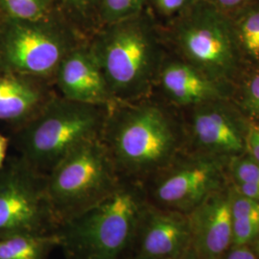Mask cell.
<instances>
[{
  "label": "cell",
  "instance_id": "obj_19",
  "mask_svg": "<svg viewBox=\"0 0 259 259\" xmlns=\"http://www.w3.org/2000/svg\"><path fill=\"white\" fill-rule=\"evenodd\" d=\"M49 0H0V11L7 19L37 21L47 19Z\"/></svg>",
  "mask_w": 259,
  "mask_h": 259
},
{
  "label": "cell",
  "instance_id": "obj_14",
  "mask_svg": "<svg viewBox=\"0 0 259 259\" xmlns=\"http://www.w3.org/2000/svg\"><path fill=\"white\" fill-rule=\"evenodd\" d=\"M190 248L200 259H217L232 244V194L220 190L187 214Z\"/></svg>",
  "mask_w": 259,
  "mask_h": 259
},
{
  "label": "cell",
  "instance_id": "obj_22",
  "mask_svg": "<svg viewBox=\"0 0 259 259\" xmlns=\"http://www.w3.org/2000/svg\"><path fill=\"white\" fill-rule=\"evenodd\" d=\"M259 234V215L232 219V240L234 247L246 246Z\"/></svg>",
  "mask_w": 259,
  "mask_h": 259
},
{
  "label": "cell",
  "instance_id": "obj_13",
  "mask_svg": "<svg viewBox=\"0 0 259 259\" xmlns=\"http://www.w3.org/2000/svg\"><path fill=\"white\" fill-rule=\"evenodd\" d=\"M156 83L169 102L185 110L212 100L232 98L233 93V88L214 81L177 56H164Z\"/></svg>",
  "mask_w": 259,
  "mask_h": 259
},
{
  "label": "cell",
  "instance_id": "obj_5",
  "mask_svg": "<svg viewBox=\"0 0 259 259\" xmlns=\"http://www.w3.org/2000/svg\"><path fill=\"white\" fill-rule=\"evenodd\" d=\"M168 42L177 57L218 83L233 88L245 71L230 16L206 0L172 19Z\"/></svg>",
  "mask_w": 259,
  "mask_h": 259
},
{
  "label": "cell",
  "instance_id": "obj_24",
  "mask_svg": "<svg viewBox=\"0 0 259 259\" xmlns=\"http://www.w3.org/2000/svg\"><path fill=\"white\" fill-rule=\"evenodd\" d=\"M246 152L259 162V126L250 124L246 138Z\"/></svg>",
  "mask_w": 259,
  "mask_h": 259
},
{
  "label": "cell",
  "instance_id": "obj_26",
  "mask_svg": "<svg viewBox=\"0 0 259 259\" xmlns=\"http://www.w3.org/2000/svg\"><path fill=\"white\" fill-rule=\"evenodd\" d=\"M236 192L259 202V184H235Z\"/></svg>",
  "mask_w": 259,
  "mask_h": 259
},
{
  "label": "cell",
  "instance_id": "obj_4",
  "mask_svg": "<svg viewBox=\"0 0 259 259\" xmlns=\"http://www.w3.org/2000/svg\"><path fill=\"white\" fill-rule=\"evenodd\" d=\"M110 109L54 96L18 128L16 143L31 166L47 174L75 148L101 138Z\"/></svg>",
  "mask_w": 259,
  "mask_h": 259
},
{
  "label": "cell",
  "instance_id": "obj_25",
  "mask_svg": "<svg viewBox=\"0 0 259 259\" xmlns=\"http://www.w3.org/2000/svg\"><path fill=\"white\" fill-rule=\"evenodd\" d=\"M211 3L213 6L221 10L226 14H231L236 10L240 9L242 7L250 4L256 0H206Z\"/></svg>",
  "mask_w": 259,
  "mask_h": 259
},
{
  "label": "cell",
  "instance_id": "obj_11",
  "mask_svg": "<svg viewBox=\"0 0 259 259\" xmlns=\"http://www.w3.org/2000/svg\"><path fill=\"white\" fill-rule=\"evenodd\" d=\"M190 245L188 215L148 202L126 255L137 259H180Z\"/></svg>",
  "mask_w": 259,
  "mask_h": 259
},
{
  "label": "cell",
  "instance_id": "obj_32",
  "mask_svg": "<svg viewBox=\"0 0 259 259\" xmlns=\"http://www.w3.org/2000/svg\"><path fill=\"white\" fill-rule=\"evenodd\" d=\"M126 259H137V258H132V257H127Z\"/></svg>",
  "mask_w": 259,
  "mask_h": 259
},
{
  "label": "cell",
  "instance_id": "obj_8",
  "mask_svg": "<svg viewBox=\"0 0 259 259\" xmlns=\"http://www.w3.org/2000/svg\"><path fill=\"white\" fill-rule=\"evenodd\" d=\"M78 45L47 19H7L0 27V69L51 81L62 60Z\"/></svg>",
  "mask_w": 259,
  "mask_h": 259
},
{
  "label": "cell",
  "instance_id": "obj_27",
  "mask_svg": "<svg viewBox=\"0 0 259 259\" xmlns=\"http://www.w3.org/2000/svg\"><path fill=\"white\" fill-rule=\"evenodd\" d=\"M225 259H256V256L246 246L235 247L232 252H230Z\"/></svg>",
  "mask_w": 259,
  "mask_h": 259
},
{
  "label": "cell",
  "instance_id": "obj_9",
  "mask_svg": "<svg viewBox=\"0 0 259 259\" xmlns=\"http://www.w3.org/2000/svg\"><path fill=\"white\" fill-rule=\"evenodd\" d=\"M222 157L181 153L166 167L142 183L147 201L161 208L188 214L224 182Z\"/></svg>",
  "mask_w": 259,
  "mask_h": 259
},
{
  "label": "cell",
  "instance_id": "obj_17",
  "mask_svg": "<svg viewBox=\"0 0 259 259\" xmlns=\"http://www.w3.org/2000/svg\"><path fill=\"white\" fill-rule=\"evenodd\" d=\"M60 246L56 233H21L0 238V259H48Z\"/></svg>",
  "mask_w": 259,
  "mask_h": 259
},
{
  "label": "cell",
  "instance_id": "obj_2",
  "mask_svg": "<svg viewBox=\"0 0 259 259\" xmlns=\"http://www.w3.org/2000/svg\"><path fill=\"white\" fill-rule=\"evenodd\" d=\"M147 204L142 184L123 179L102 202L59 225V247L68 259H121Z\"/></svg>",
  "mask_w": 259,
  "mask_h": 259
},
{
  "label": "cell",
  "instance_id": "obj_16",
  "mask_svg": "<svg viewBox=\"0 0 259 259\" xmlns=\"http://www.w3.org/2000/svg\"><path fill=\"white\" fill-rule=\"evenodd\" d=\"M228 15L244 70L258 69L259 0Z\"/></svg>",
  "mask_w": 259,
  "mask_h": 259
},
{
  "label": "cell",
  "instance_id": "obj_6",
  "mask_svg": "<svg viewBox=\"0 0 259 259\" xmlns=\"http://www.w3.org/2000/svg\"><path fill=\"white\" fill-rule=\"evenodd\" d=\"M122 181L101 138L75 148L47 174V194L58 224L102 202Z\"/></svg>",
  "mask_w": 259,
  "mask_h": 259
},
{
  "label": "cell",
  "instance_id": "obj_18",
  "mask_svg": "<svg viewBox=\"0 0 259 259\" xmlns=\"http://www.w3.org/2000/svg\"><path fill=\"white\" fill-rule=\"evenodd\" d=\"M232 100L251 125L259 126V68L242 74L233 87Z\"/></svg>",
  "mask_w": 259,
  "mask_h": 259
},
{
  "label": "cell",
  "instance_id": "obj_15",
  "mask_svg": "<svg viewBox=\"0 0 259 259\" xmlns=\"http://www.w3.org/2000/svg\"><path fill=\"white\" fill-rule=\"evenodd\" d=\"M49 81L0 69V121L19 128L37 115L55 96Z\"/></svg>",
  "mask_w": 259,
  "mask_h": 259
},
{
  "label": "cell",
  "instance_id": "obj_12",
  "mask_svg": "<svg viewBox=\"0 0 259 259\" xmlns=\"http://www.w3.org/2000/svg\"><path fill=\"white\" fill-rule=\"evenodd\" d=\"M53 81L65 99L109 109L117 105L89 46L79 44L69 51L58 66Z\"/></svg>",
  "mask_w": 259,
  "mask_h": 259
},
{
  "label": "cell",
  "instance_id": "obj_28",
  "mask_svg": "<svg viewBox=\"0 0 259 259\" xmlns=\"http://www.w3.org/2000/svg\"><path fill=\"white\" fill-rule=\"evenodd\" d=\"M7 149H8V139L0 134V169L6 162Z\"/></svg>",
  "mask_w": 259,
  "mask_h": 259
},
{
  "label": "cell",
  "instance_id": "obj_20",
  "mask_svg": "<svg viewBox=\"0 0 259 259\" xmlns=\"http://www.w3.org/2000/svg\"><path fill=\"white\" fill-rule=\"evenodd\" d=\"M147 0H101L103 19L109 24L139 16Z\"/></svg>",
  "mask_w": 259,
  "mask_h": 259
},
{
  "label": "cell",
  "instance_id": "obj_1",
  "mask_svg": "<svg viewBox=\"0 0 259 259\" xmlns=\"http://www.w3.org/2000/svg\"><path fill=\"white\" fill-rule=\"evenodd\" d=\"M101 139L121 178L142 184L183 152L186 137L172 111L144 98L110 109Z\"/></svg>",
  "mask_w": 259,
  "mask_h": 259
},
{
  "label": "cell",
  "instance_id": "obj_23",
  "mask_svg": "<svg viewBox=\"0 0 259 259\" xmlns=\"http://www.w3.org/2000/svg\"><path fill=\"white\" fill-rule=\"evenodd\" d=\"M196 1L198 0H152L158 15L172 19L192 6Z\"/></svg>",
  "mask_w": 259,
  "mask_h": 259
},
{
  "label": "cell",
  "instance_id": "obj_31",
  "mask_svg": "<svg viewBox=\"0 0 259 259\" xmlns=\"http://www.w3.org/2000/svg\"><path fill=\"white\" fill-rule=\"evenodd\" d=\"M259 236V234H258ZM257 249H258V252H259V238H258V245H257Z\"/></svg>",
  "mask_w": 259,
  "mask_h": 259
},
{
  "label": "cell",
  "instance_id": "obj_29",
  "mask_svg": "<svg viewBox=\"0 0 259 259\" xmlns=\"http://www.w3.org/2000/svg\"><path fill=\"white\" fill-rule=\"evenodd\" d=\"M67 1L78 8H83L88 5H90L93 0H67Z\"/></svg>",
  "mask_w": 259,
  "mask_h": 259
},
{
  "label": "cell",
  "instance_id": "obj_30",
  "mask_svg": "<svg viewBox=\"0 0 259 259\" xmlns=\"http://www.w3.org/2000/svg\"><path fill=\"white\" fill-rule=\"evenodd\" d=\"M180 259H200L196 254H195L194 251L192 250L191 248H189L188 250L185 251V254L181 257Z\"/></svg>",
  "mask_w": 259,
  "mask_h": 259
},
{
  "label": "cell",
  "instance_id": "obj_7",
  "mask_svg": "<svg viewBox=\"0 0 259 259\" xmlns=\"http://www.w3.org/2000/svg\"><path fill=\"white\" fill-rule=\"evenodd\" d=\"M59 227L47 189V174L21 157L0 169V238L21 233H55Z\"/></svg>",
  "mask_w": 259,
  "mask_h": 259
},
{
  "label": "cell",
  "instance_id": "obj_10",
  "mask_svg": "<svg viewBox=\"0 0 259 259\" xmlns=\"http://www.w3.org/2000/svg\"><path fill=\"white\" fill-rule=\"evenodd\" d=\"M187 111L185 137L195 146L222 158L244 155L250 123L232 98L203 103Z\"/></svg>",
  "mask_w": 259,
  "mask_h": 259
},
{
  "label": "cell",
  "instance_id": "obj_3",
  "mask_svg": "<svg viewBox=\"0 0 259 259\" xmlns=\"http://www.w3.org/2000/svg\"><path fill=\"white\" fill-rule=\"evenodd\" d=\"M89 47L117 104L144 99L165 56L156 31L139 15L109 24Z\"/></svg>",
  "mask_w": 259,
  "mask_h": 259
},
{
  "label": "cell",
  "instance_id": "obj_21",
  "mask_svg": "<svg viewBox=\"0 0 259 259\" xmlns=\"http://www.w3.org/2000/svg\"><path fill=\"white\" fill-rule=\"evenodd\" d=\"M230 167L235 184H259V162L249 155L232 157Z\"/></svg>",
  "mask_w": 259,
  "mask_h": 259
}]
</instances>
